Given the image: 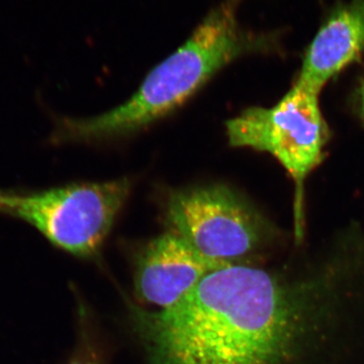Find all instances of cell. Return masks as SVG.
Segmentation results:
<instances>
[{"label":"cell","instance_id":"6da1fadb","mask_svg":"<svg viewBox=\"0 0 364 364\" xmlns=\"http://www.w3.org/2000/svg\"><path fill=\"white\" fill-rule=\"evenodd\" d=\"M349 269L208 273L169 308L134 310L148 364H347L363 299Z\"/></svg>","mask_w":364,"mask_h":364},{"label":"cell","instance_id":"7a4b0ae2","mask_svg":"<svg viewBox=\"0 0 364 364\" xmlns=\"http://www.w3.org/2000/svg\"><path fill=\"white\" fill-rule=\"evenodd\" d=\"M238 2L225 0L212 9L123 105L88 119H57L51 143L93 142L136 133L176 111L234 60L277 49V33H255L241 26Z\"/></svg>","mask_w":364,"mask_h":364},{"label":"cell","instance_id":"3957f363","mask_svg":"<svg viewBox=\"0 0 364 364\" xmlns=\"http://www.w3.org/2000/svg\"><path fill=\"white\" fill-rule=\"evenodd\" d=\"M130 191L127 178L40 191L0 188V215L28 223L55 247L90 258L100 251Z\"/></svg>","mask_w":364,"mask_h":364},{"label":"cell","instance_id":"277c9868","mask_svg":"<svg viewBox=\"0 0 364 364\" xmlns=\"http://www.w3.org/2000/svg\"><path fill=\"white\" fill-rule=\"evenodd\" d=\"M234 147L272 155L294 182L296 237H303L305 182L325 157L331 134L318 104V93L294 82L272 107H253L227 122Z\"/></svg>","mask_w":364,"mask_h":364},{"label":"cell","instance_id":"5b68a950","mask_svg":"<svg viewBox=\"0 0 364 364\" xmlns=\"http://www.w3.org/2000/svg\"><path fill=\"white\" fill-rule=\"evenodd\" d=\"M165 219L210 259L237 263L267 247L277 230L252 203L229 186H196L170 193Z\"/></svg>","mask_w":364,"mask_h":364},{"label":"cell","instance_id":"8992f818","mask_svg":"<svg viewBox=\"0 0 364 364\" xmlns=\"http://www.w3.org/2000/svg\"><path fill=\"white\" fill-rule=\"evenodd\" d=\"M231 264L210 259L178 235L169 232L150 241L139 256L136 291L149 305L169 308L208 273Z\"/></svg>","mask_w":364,"mask_h":364},{"label":"cell","instance_id":"52a82bcc","mask_svg":"<svg viewBox=\"0 0 364 364\" xmlns=\"http://www.w3.org/2000/svg\"><path fill=\"white\" fill-rule=\"evenodd\" d=\"M364 54V0L339 2L314 38L296 82L320 95L323 87Z\"/></svg>","mask_w":364,"mask_h":364},{"label":"cell","instance_id":"ba28073f","mask_svg":"<svg viewBox=\"0 0 364 364\" xmlns=\"http://www.w3.org/2000/svg\"><path fill=\"white\" fill-rule=\"evenodd\" d=\"M67 364H100L95 351L88 342H80L73 358Z\"/></svg>","mask_w":364,"mask_h":364},{"label":"cell","instance_id":"9c48e42d","mask_svg":"<svg viewBox=\"0 0 364 364\" xmlns=\"http://www.w3.org/2000/svg\"><path fill=\"white\" fill-rule=\"evenodd\" d=\"M355 105L358 116L364 123V74L359 80L358 88H356Z\"/></svg>","mask_w":364,"mask_h":364}]
</instances>
